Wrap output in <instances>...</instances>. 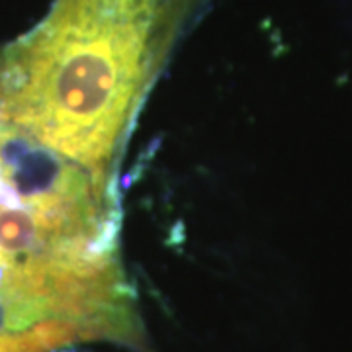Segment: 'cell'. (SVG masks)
Segmentation results:
<instances>
[{
  "label": "cell",
  "mask_w": 352,
  "mask_h": 352,
  "mask_svg": "<svg viewBox=\"0 0 352 352\" xmlns=\"http://www.w3.org/2000/svg\"><path fill=\"white\" fill-rule=\"evenodd\" d=\"M113 182L0 120V337L47 351L131 327Z\"/></svg>",
  "instance_id": "obj_2"
},
{
  "label": "cell",
  "mask_w": 352,
  "mask_h": 352,
  "mask_svg": "<svg viewBox=\"0 0 352 352\" xmlns=\"http://www.w3.org/2000/svg\"><path fill=\"white\" fill-rule=\"evenodd\" d=\"M0 352H41V351H39L36 344H32V342L0 337Z\"/></svg>",
  "instance_id": "obj_3"
},
{
  "label": "cell",
  "mask_w": 352,
  "mask_h": 352,
  "mask_svg": "<svg viewBox=\"0 0 352 352\" xmlns=\"http://www.w3.org/2000/svg\"><path fill=\"white\" fill-rule=\"evenodd\" d=\"M206 0H55L0 47V120L113 178L153 85Z\"/></svg>",
  "instance_id": "obj_1"
}]
</instances>
